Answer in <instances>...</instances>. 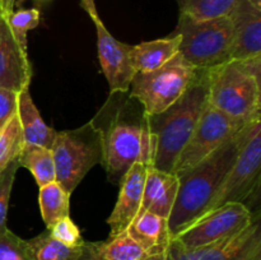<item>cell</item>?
<instances>
[{"label":"cell","instance_id":"1","mask_svg":"<svg viewBox=\"0 0 261 260\" xmlns=\"http://www.w3.org/2000/svg\"><path fill=\"white\" fill-rule=\"evenodd\" d=\"M101 134L103 166L110 183L119 185L134 163L152 166L154 139L148 114L129 92H110L91 120Z\"/></svg>","mask_w":261,"mask_h":260},{"label":"cell","instance_id":"2","mask_svg":"<svg viewBox=\"0 0 261 260\" xmlns=\"http://www.w3.org/2000/svg\"><path fill=\"white\" fill-rule=\"evenodd\" d=\"M245 126L201 162L178 177L175 205L168 217V227L173 237L203 216L206 205L231 170L244 140Z\"/></svg>","mask_w":261,"mask_h":260},{"label":"cell","instance_id":"3","mask_svg":"<svg viewBox=\"0 0 261 260\" xmlns=\"http://www.w3.org/2000/svg\"><path fill=\"white\" fill-rule=\"evenodd\" d=\"M208 103V69H198L185 93L165 111L148 115L154 139L152 167L173 172L178 155L190 139Z\"/></svg>","mask_w":261,"mask_h":260},{"label":"cell","instance_id":"4","mask_svg":"<svg viewBox=\"0 0 261 260\" xmlns=\"http://www.w3.org/2000/svg\"><path fill=\"white\" fill-rule=\"evenodd\" d=\"M208 103L239 124L261 119V56L208 69Z\"/></svg>","mask_w":261,"mask_h":260},{"label":"cell","instance_id":"5","mask_svg":"<svg viewBox=\"0 0 261 260\" xmlns=\"http://www.w3.org/2000/svg\"><path fill=\"white\" fill-rule=\"evenodd\" d=\"M233 23L228 15L212 19H194L178 14L173 33L180 36L178 53L196 69H211L231 61Z\"/></svg>","mask_w":261,"mask_h":260},{"label":"cell","instance_id":"6","mask_svg":"<svg viewBox=\"0 0 261 260\" xmlns=\"http://www.w3.org/2000/svg\"><path fill=\"white\" fill-rule=\"evenodd\" d=\"M51 152L55 163L56 181L71 194L87 173L103 160L101 134L93 122L78 129L58 132Z\"/></svg>","mask_w":261,"mask_h":260},{"label":"cell","instance_id":"7","mask_svg":"<svg viewBox=\"0 0 261 260\" xmlns=\"http://www.w3.org/2000/svg\"><path fill=\"white\" fill-rule=\"evenodd\" d=\"M196 71L198 69L178 53L155 70L135 73L129 93L142 103L148 115H157L185 93Z\"/></svg>","mask_w":261,"mask_h":260},{"label":"cell","instance_id":"8","mask_svg":"<svg viewBox=\"0 0 261 260\" xmlns=\"http://www.w3.org/2000/svg\"><path fill=\"white\" fill-rule=\"evenodd\" d=\"M261 172V119L247 125L241 148L204 214L228 203H244L259 188Z\"/></svg>","mask_w":261,"mask_h":260},{"label":"cell","instance_id":"9","mask_svg":"<svg viewBox=\"0 0 261 260\" xmlns=\"http://www.w3.org/2000/svg\"><path fill=\"white\" fill-rule=\"evenodd\" d=\"M148 260H261L259 213L251 224L239 233L196 249H185L171 240L165 254Z\"/></svg>","mask_w":261,"mask_h":260},{"label":"cell","instance_id":"10","mask_svg":"<svg viewBox=\"0 0 261 260\" xmlns=\"http://www.w3.org/2000/svg\"><path fill=\"white\" fill-rule=\"evenodd\" d=\"M255 216L244 203L224 204L194 221L172 240L185 249L205 246L241 232Z\"/></svg>","mask_w":261,"mask_h":260},{"label":"cell","instance_id":"11","mask_svg":"<svg viewBox=\"0 0 261 260\" xmlns=\"http://www.w3.org/2000/svg\"><path fill=\"white\" fill-rule=\"evenodd\" d=\"M244 127L206 103L195 130L178 155L173 173L180 176L193 168Z\"/></svg>","mask_w":261,"mask_h":260},{"label":"cell","instance_id":"12","mask_svg":"<svg viewBox=\"0 0 261 260\" xmlns=\"http://www.w3.org/2000/svg\"><path fill=\"white\" fill-rule=\"evenodd\" d=\"M93 23L96 24L99 64L109 83L110 92H129L137 73L132 60L133 45L116 40L105 27L101 18Z\"/></svg>","mask_w":261,"mask_h":260},{"label":"cell","instance_id":"13","mask_svg":"<svg viewBox=\"0 0 261 260\" xmlns=\"http://www.w3.org/2000/svg\"><path fill=\"white\" fill-rule=\"evenodd\" d=\"M32 75L27 50L19 45L3 15L0 20V87L19 93L30 87Z\"/></svg>","mask_w":261,"mask_h":260},{"label":"cell","instance_id":"14","mask_svg":"<svg viewBox=\"0 0 261 260\" xmlns=\"http://www.w3.org/2000/svg\"><path fill=\"white\" fill-rule=\"evenodd\" d=\"M148 167L149 165L145 163H134L119 184L120 193L117 201L112 213L107 218L110 236H115L127 229L139 213Z\"/></svg>","mask_w":261,"mask_h":260},{"label":"cell","instance_id":"15","mask_svg":"<svg viewBox=\"0 0 261 260\" xmlns=\"http://www.w3.org/2000/svg\"><path fill=\"white\" fill-rule=\"evenodd\" d=\"M228 17L234 28L231 60L261 56V8L249 0H240Z\"/></svg>","mask_w":261,"mask_h":260},{"label":"cell","instance_id":"16","mask_svg":"<svg viewBox=\"0 0 261 260\" xmlns=\"http://www.w3.org/2000/svg\"><path fill=\"white\" fill-rule=\"evenodd\" d=\"M177 175L149 166L145 176L142 205L138 214L150 212L168 219L177 198Z\"/></svg>","mask_w":261,"mask_h":260},{"label":"cell","instance_id":"17","mask_svg":"<svg viewBox=\"0 0 261 260\" xmlns=\"http://www.w3.org/2000/svg\"><path fill=\"white\" fill-rule=\"evenodd\" d=\"M127 232L144 247L149 256L165 254L172 240L168 219L150 212L138 214L127 227Z\"/></svg>","mask_w":261,"mask_h":260},{"label":"cell","instance_id":"18","mask_svg":"<svg viewBox=\"0 0 261 260\" xmlns=\"http://www.w3.org/2000/svg\"><path fill=\"white\" fill-rule=\"evenodd\" d=\"M17 114L19 117L25 144H36L51 149L58 132L43 121L31 96L30 87L18 93Z\"/></svg>","mask_w":261,"mask_h":260},{"label":"cell","instance_id":"19","mask_svg":"<svg viewBox=\"0 0 261 260\" xmlns=\"http://www.w3.org/2000/svg\"><path fill=\"white\" fill-rule=\"evenodd\" d=\"M180 50V36L172 33L165 38L145 41L133 45L132 60L135 71H150L161 68L177 55Z\"/></svg>","mask_w":261,"mask_h":260},{"label":"cell","instance_id":"20","mask_svg":"<svg viewBox=\"0 0 261 260\" xmlns=\"http://www.w3.org/2000/svg\"><path fill=\"white\" fill-rule=\"evenodd\" d=\"M86 245L89 251L101 260H148L150 257L127 229L110 236L106 241H86Z\"/></svg>","mask_w":261,"mask_h":260},{"label":"cell","instance_id":"21","mask_svg":"<svg viewBox=\"0 0 261 260\" xmlns=\"http://www.w3.org/2000/svg\"><path fill=\"white\" fill-rule=\"evenodd\" d=\"M19 167H24L35 177L38 188L56 180L55 163L51 149L36 144H24L18 155Z\"/></svg>","mask_w":261,"mask_h":260},{"label":"cell","instance_id":"22","mask_svg":"<svg viewBox=\"0 0 261 260\" xmlns=\"http://www.w3.org/2000/svg\"><path fill=\"white\" fill-rule=\"evenodd\" d=\"M38 204L46 228H51L61 218L70 216V194L56 180L41 186Z\"/></svg>","mask_w":261,"mask_h":260},{"label":"cell","instance_id":"23","mask_svg":"<svg viewBox=\"0 0 261 260\" xmlns=\"http://www.w3.org/2000/svg\"><path fill=\"white\" fill-rule=\"evenodd\" d=\"M30 260H76L82 254L83 245L69 247L51 236L47 228L38 236L27 240Z\"/></svg>","mask_w":261,"mask_h":260},{"label":"cell","instance_id":"24","mask_svg":"<svg viewBox=\"0 0 261 260\" xmlns=\"http://www.w3.org/2000/svg\"><path fill=\"white\" fill-rule=\"evenodd\" d=\"M240 0H177L180 13L194 19H212L228 15Z\"/></svg>","mask_w":261,"mask_h":260},{"label":"cell","instance_id":"25","mask_svg":"<svg viewBox=\"0 0 261 260\" xmlns=\"http://www.w3.org/2000/svg\"><path fill=\"white\" fill-rule=\"evenodd\" d=\"M24 144L22 126L17 114L0 129V172L17 160Z\"/></svg>","mask_w":261,"mask_h":260},{"label":"cell","instance_id":"26","mask_svg":"<svg viewBox=\"0 0 261 260\" xmlns=\"http://www.w3.org/2000/svg\"><path fill=\"white\" fill-rule=\"evenodd\" d=\"M4 17L7 19V23L12 33L19 42V45L27 50V33L37 28L38 24H40V10L36 9V8L13 10L12 13L4 15Z\"/></svg>","mask_w":261,"mask_h":260},{"label":"cell","instance_id":"27","mask_svg":"<svg viewBox=\"0 0 261 260\" xmlns=\"http://www.w3.org/2000/svg\"><path fill=\"white\" fill-rule=\"evenodd\" d=\"M18 168H19V162L17 158L0 172V235L9 229L7 226L8 209H9L10 195H12L13 184Z\"/></svg>","mask_w":261,"mask_h":260},{"label":"cell","instance_id":"28","mask_svg":"<svg viewBox=\"0 0 261 260\" xmlns=\"http://www.w3.org/2000/svg\"><path fill=\"white\" fill-rule=\"evenodd\" d=\"M0 260H30L27 240L7 229L0 235Z\"/></svg>","mask_w":261,"mask_h":260},{"label":"cell","instance_id":"29","mask_svg":"<svg viewBox=\"0 0 261 260\" xmlns=\"http://www.w3.org/2000/svg\"><path fill=\"white\" fill-rule=\"evenodd\" d=\"M47 229L50 231L51 236L54 239L58 240L59 242H61V244L66 245L69 247H79L84 244L81 229L74 223L70 216L64 217L60 221L56 222L51 228Z\"/></svg>","mask_w":261,"mask_h":260},{"label":"cell","instance_id":"30","mask_svg":"<svg viewBox=\"0 0 261 260\" xmlns=\"http://www.w3.org/2000/svg\"><path fill=\"white\" fill-rule=\"evenodd\" d=\"M18 92L0 87V129L17 115Z\"/></svg>","mask_w":261,"mask_h":260},{"label":"cell","instance_id":"31","mask_svg":"<svg viewBox=\"0 0 261 260\" xmlns=\"http://www.w3.org/2000/svg\"><path fill=\"white\" fill-rule=\"evenodd\" d=\"M81 5L83 7V9L88 13V15L91 17V19L93 22L99 19L98 12H97L96 4H94V0H81Z\"/></svg>","mask_w":261,"mask_h":260},{"label":"cell","instance_id":"32","mask_svg":"<svg viewBox=\"0 0 261 260\" xmlns=\"http://www.w3.org/2000/svg\"><path fill=\"white\" fill-rule=\"evenodd\" d=\"M15 0H0V10L3 15H8L14 10Z\"/></svg>","mask_w":261,"mask_h":260},{"label":"cell","instance_id":"33","mask_svg":"<svg viewBox=\"0 0 261 260\" xmlns=\"http://www.w3.org/2000/svg\"><path fill=\"white\" fill-rule=\"evenodd\" d=\"M76 260H101V259L96 257L93 254H92L91 251H89V249H88V247H87V245H86V241H84L83 250H82V254L79 255V257Z\"/></svg>","mask_w":261,"mask_h":260},{"label":"cell","instance_id":"34","mask_svg":"<svg viewBox=\"0 0 261 260\" xmlns=\"http://www.w3.org/2000/svg\"><path fill=\"white\" fill-rule=\"evenodd\" d=\"M22 2H24V0H15V4H17V3H22Z\"/></svg>","mask_w":261,"mask_h":260},{"label":"cell","instance_id":"35","mask_svg":"<svg viewBox=\"0 0 261 260\" xmlns=\"http://www.w3.org/2000/svg\"><path fill=\"white\" fill-rule=\"evenodd\" d=\"M2 18H3V13H2V10H0V20H2Z\"/></svg>","mask_w":261,"mask_h":260}]
</instances>
